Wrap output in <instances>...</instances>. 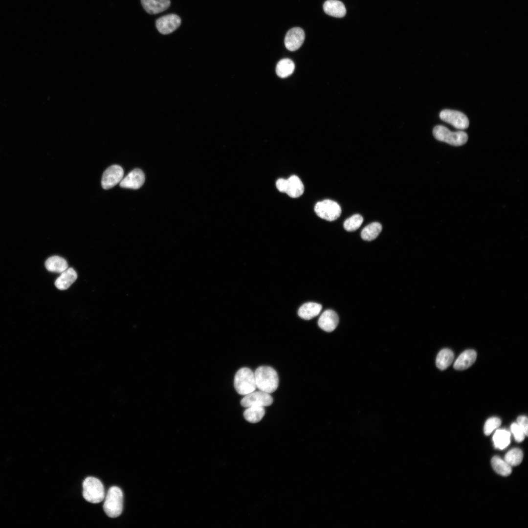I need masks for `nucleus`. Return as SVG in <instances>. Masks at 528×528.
Wrapping results in <instances>:
<instances>
[{
  "mask_svg": "<svg viewBox=\"0 0 528 528\" xmlns=\"http://www.w3.org/2000/svg\"><path fill=\"white\" fill-rule=\"evenodd\" d=\"M254 374L256 387L259 390L271 394L278 388V374L272 367L260 366L255 370Z\"/></svg>",
  "mask_w": 528,
  "mask_h": 528,
  "instance_id": "1",
  "label": "nucleus"
},
{
  "mask_svg": "<svg viewBox=\"0 0 528 528\" xmlns=\"http://www.w3.org/2000/svg\"><path fill=\"white\" fill-rule=\"evenodd\" d=\"M123 495L121 489L116 486L109 488L105 497L103 508L105 513L110 518H116L122 512Z\"/></svg>",
  "mask_w": 528,
  "mask_h": 528,
  "instance_id": "2",
  "label": "nucleus"
},
{
  "mask_svg": "<svg viewBox=\"0 0 528 528\" xmlns=\"http://www.w3.org/2000/svg\"><path fill=\"white\" fill-rule=\"evenodd\" d=\"M234 387L238 394L245 396L257 388L254 373L249 368L244 367L236 373L234 377Z\"/></svg>",
  "mask_w": 528,
  "mask_h": 528,
  "instance_id": "3",
  "label": "nucleus"
},
{
  "mask_svg": "<svg viewBox=\"0 0 528 528\" xmlns=\"http://www.w3.org/2000/svg\"><path fill=\"white\" fill-rule=\"evenodd\" d=\"M83 488L84 498L91 503H99L105 497V489L102 483L95 477L86 478L83 483Z\"/></svg>",
  "mask_w": 528,
  "mask_h": 528,
  "instance_id": "4",
  "label": "nucleus"
},
{
  "mask_svg": "<svg viewBox=\"0 0 528 528\" xmlns=\"http://www.w3.org/2000/svg\"><path fill=\"white\" fill-rule=\"evenodd\" d=\"M433 133L436 139L455 146L462 145L468 140V135L464 132H451L442 125L435 127Z\"/></svg>",
  "mask_w": 528,
  "mask_h": 528,
  "instance_id": "5",
  "label": "nucleus"
},
{
  "mask_svg": "<svg viewBox=\"0 0 528 528\" xmlns=\"http://www.w3.org/2000/svg\"><path fill=\"white\" fill-rule=\"evenodd\" d=\"M314 211L320 218L331 221L336 220L340 216L341 208L336 202L330 199H325L316 203Z\"/></svg>",
  "mask_w": 528,
  "mask_h": 528,
  "instance_id": "6",
  "label": "nucleus"
},
{
  "mask_svg": "<svg viewBox=\"0 0 528 528\" xmlns=\"http://www.w3.org/2000/svg\"><path fill=\"white\" fill-rule=\"evenodd\" d=\"M273 401V398L270 394L259 390L244 396L241 401V404L246 408L251 406L264 407L271 405Z\"/></svg>",
  "mask_w": 528,
  "mask_h": 528,
  "instance_id": "7",
  "label": "nucleus"
},
{
  "mask_svg": "<svg viewBox=\"0 0 528 528\" xmlns=\"http://www.w3.org/2000/svg\"><path fill=\"white\" fill-rule=\"evenodd\" d=\"M440 117L458 129H465L469 126V120L466 116L459 111L444 110L440 112Z\"/></svg>",
  "mask_w": 528,
  "mask_h": 528,
  "instance_id": "8",
  "label": "nucleus"
},
{
  "mask_svg": "<svg viewBox=\"0 0 528 528\" xmlns=\"http://www.w3.org/2000/svg\"><path fill=\"white\" fill-rule=\"evenodd\" d=\"M123 175L124 171L120 166L113 165L110 166L103 174L101 180L103 188L107 190L112 188L120 183Z\"/></svg>",
  "mask_w": 528,
  "mask_h": 528,
  "instance_id": "9",
  "label": "nucleus"
},
{
  "mask_svg": "<svg viewBox=\"0 0 528 528\" xmlns=\"http://www.w3.org/2000/svg\"><path fill=\"white\" fill-rule=\"evenodd\" d=\"M181 19L176 14H170L156 20L155 26L158 31L164 35L175 31L181 24Z\"/></svg>",
  "mask_w": 528,
  "mask_h": 528,
  "instance_id": "10",
  "label": "nucleus"
},
{
  "mask_svg": "<svg viewBox=\"0 0 528 528\" xmlns=\"http://www.w3.org/2000/svg\"><path fill=\"white\" fill-rule=\"evenodd\" d=\"M281 192L286 193L292 198H297L303 194L304 186L298 176L292 175L287 179L284 178Z\"/></svg>",
  "mask_w": 528,
  "mask_h": 528,
  "instance_id": "11",
  "label": "nucleus"
},
{
  "mask_svg": "<svg viewBox=\"0 0 528 528\" xmlns=\"http://www.w3.org/2000/svg\"><path fill=\"white\" fill-rule=\"evenodd\" d=\"M305 40L304 30L300 27L290 29L285 38V45L289 51H295L302 45Z\"/></svg>",
  "mask_w": 528,
  "mask_h": 528,
  "instance_id": "12",
  "label": "nucleus"
},
{
  "mask_svg": "<svg viewBox=\"0 0 528 528\" xmlns=\"http://www.w3.org/2000/svg\"><path fill=\"white\" fill-rule=\"evenodd\" d=\"M145 175L139 169L131 171L120 182V186L124 188L137 189L140 188L145 181Z\"/></svg>",
  "mask_w": 528,
  "mask_h": 528,
  "instance_id": "13",
  "label": "nucleus"
},
{
  "mask_svg": "<svg viewBox=\"0 0 528 528\" xmlns=\"http://www.w3.org/2000/svg\"><path fill=\"white\" fill-rule=\"evenodd\" d=\"M339 317L337 313L331 309L324 311L320 316L318 324L319 327L327 332H331L337 327Z\"/></svg>",
  "mask_w": 528,
  "mask_h": 528,
  "instance_id": "14",
  "label": "nucleus"
},
{
  "mask_svg": "<svg viewBox=\"0 0 528 528\" xmlns=\"http://www.w3.org/2000/svg\"><path fill=\"white\" fill-rule=\"evenodd\" d=\"M145 10L150 14H156L167 10L170 6V0H141Z\"/></svg>",
  "mask_w": 528,
  "mask_h": 528,
  "instance_id": "15",
  "label": "nucleus"
},
{
  "mask_svg": "<svg viewBox=\"0 0 528 528\" xmlns=\"http://www.w3.org/2000/svg\"><path fill=\"white\" fill-rule=\"evenodd\" d=\"M77 278V273L73 268H67L62 272L56 280L55 285L59 289H66L75 281Z\"/></svg>",
  "mask_w": 528,
  "mask_h": 528,
  "instance_id": "16",
  "label": "nucleus"
},
{
  "mask_svg": "<svg viewBox=\"0 0 528 528\" xmlns=\"http://www.w3.org/2000/svg\"><path fill=\"white\" fill-rule=\"evenodd\" d=\"M477 353L473 350H467L462 353L455 361L454 368L458 370H465L475 361Z\"/></svg>",
  "mask_w": 528,
  "mask_h": 528,
  "instance_id": "17",
  "label": "nucleus"
},
{
  "mask_svg": "<svg viewBox=\"0 0 528 528\" xmlns=\"http://www.w3.org/2000/svg\"><path fill=\"white\" fill-rule=\"evenodd\" d=\"M323 9L328 15L337 18L344 17L346 13L344 4L338 0H327L323 5Z\"/></svg>",
  "mask_w": 528,
  "mask_h": 528,
  "instance_id": "18",
  "label": "nucleus"
},
{
  "mask_svg": "<svg viewBox=\"0 0 528 528\" xmlns=\"http://www.w3.org/2000/svg\"><path fill=\"white\" fill-rule=\"evenodd\" d=\"M322 308V305L314 302H308L303 304L299 308V316L305 319L310 320L317 316Z\"/></svg>",
  "mask_w": 528,
  "mask_h": 528,
  "instance_id": "19",
  "label": "nucleus"
},
{
  "mask_svg": "<svg viewBox=\"0 0 528 528\" xmlns=\"http://www.w3.org/2000/svg\"><path fill=\"white\" fill-rule=\"evenodd\" d=\"M45 266L47 270L50 272L62 273L67 268L68 264L65 259L54 256L46 260Z\"/></svg>",
  "mask_w": 528,
  "mask_h": 528,
  "instance_id": "20",
  "label": "nucleus"
},
{
  "mask_svg": "<svg viewBox=\"0 0 528 528\" xmlns=\"http://www.w3.org/2000/svg\"><path fill=\"white\" fill-rule=\"evenodd\" d=\"M295 65L293 62L287 58L281 60L277 64L276 72L281 78H286L294 71Z\"/></svg>",
  "mask_w": 528,
  "mask_h": 528,
  "instance_id": "21",
  "label": "nucleus"
},
{
  "mask_svg": "<svg viewBox=\"0 0 528 528\" xmlns=\"http://www.w3.org/2000/svg\"><path fill=\"white\" fill-rule=\"evenodd\" d=\"M382 230L381 224L372 222L366 226L361 232V237L365 241H371L376 239Z\"/></svg>",
  "mask_w": 528,
  "mask_h": 528,
  "instance_id": "22",
  "label": "nucleus"
},
{
  "mask_svg": "<svg viewBox=\"0 0 528 528\" xmlns=\"http://www.w3.org/2000/svg\"><path fill=\"white\" fill-rule=\"evenodd\" d=\"M454 354L448 349L441 350L438 353L436 361L437 367L441 370L446 369L453 362Z\"/></svg>",
  "mask_w": 528,
  "mask_h": 528,
  "instance_id": "23",
  "label": "nucleus"
},
{
  "mask_svg": "<svg viewBox=\"0 0 528 528\" xmlns=\"http://www.w3.org/2000/svg\"><path fill=\"white\" fill-rule=\"evenodd\" d=\"M265 414V410L263 407L251 406L247 407L243 413L245 419L251 423L260 421Z\"/></svg>",
  "mask_w": 528,
  "mask_h": 528,
  "instance_id": "24",
  "label": "nucleus"
},
{
  "mask_svg": "<svg viewBox=\"0 0 528 528\" xmlns=\"http://www.w3.org/2000/svg\"><path fill=\"white\" fill-rule=\"evenodd\" d=\"M510 433L505 429L497 430L493 437L494 444L496 448L503 449L510 443Z\"/></svg>",
  "mask_w": 528,
  "mask_h": 528,
  "instance_id": "25",
  "label": "nucleus"
},
{
  "mask_svg": "<svg viewBox=\"0 0 528 528\" xmlns=\"http://www.w3.org/2000/svg\"><path fill=\"white\" fill-rule=\"evenodd\" d=\"M491 465L495 471L502 476H507L511 473V466L499 457L494 456L492 458Z\"/></svg>",
  "mask_w": 528,
  "mask_h": 528,
  "instance_id": "26",
  "label": "nucleus"
},
{
  "mask_svg": "<svg viewBox=\"0 0 528 528\" xmlns=\"http://www.w3.org/2000/svg\"><path fill=\"white\" fill-rule=\"evenodd\" d=\"M523 458V454L519 448H513L509 450L505 456V461L511 466H516L520 464Z\"/></svg>",
  "mask_w": 528,
  "mask_h": 528,
  "instance_id": "27",
  "label": "nucleus"
},
{
  "mask_svg": "<svg viewBox=\"0 0 528 528\" xmlns=\"http://www.w3.org/2000/svg\"><path fill=\"white\" fill-rule=\"evenodd\" d=\"M363 221V218L360 215H353L344 221V229L348 231H354L359 228Z\"/></svg>",
  "mask_w": 528,
  "mask_h": 528,
  "instance_id": "28",
  "label": "nucleus"
},
{
  "mask_svg": "<svg viewBox=\"0 0 528 528\" xmlns=\"http://www.w3.org/2000/svg\"><path fill=\"white\" fill-rule=\"evenodd\" d=\"M501 424V420L497 417L488 418L485 422L484 431L485 435H489L494 430L498 428Z\"/></svg>",
  "mask_w": 528,
  "mask_h": 528,
  "instance_id": "29",
  "label": "nucleus"
},
{
  "mask_svg": "<svg viewBox=\"0 0 528 528\" xmlns=\"http://www.w3.org/2000/svg\"><path fill=\"white\" fill-rule=\"evenodd\" d=\"M510 429L517 441L521 442L524 440L526 435L517 423H512Z\"/></svg>",
  "mask_w": 528,
  "mask_h": 528,
  "instance_id": "30",
  "label": "nucleus"
},
{
  "mask_svg": "<svg viewBox=\"0 0 528 528\" xmlns=\"http://www.w3.org/2000/svg\"><path fill=\"white\" fill-rule=\"evenodd\" d=\"M518 425L524 431L526 436H528V418L526 416H521L517 418V423Z\"/></svg>",
  "mask_w": 528,
  "mask_h": 528,
  "instance_id": "31",
  "label": "nucleus"
}]
</instances>
